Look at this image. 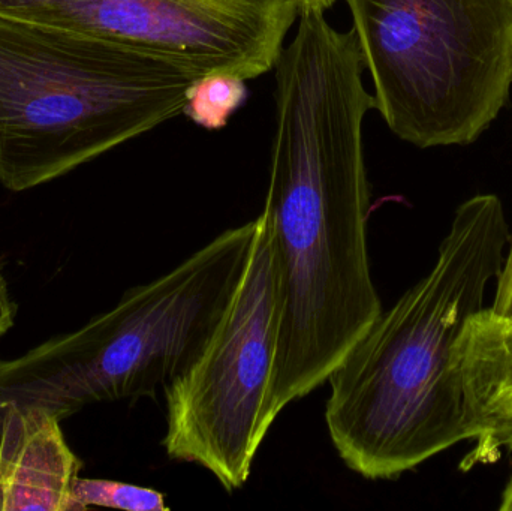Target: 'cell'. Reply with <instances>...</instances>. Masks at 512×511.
<instances>
[{
    "mask_svg": "<svg viewBox=\"0 0 512 511\" xmlns=\"http://www.w3.org/2000/svg\"><path fill=\"white\" fill-rule=\"evenodd\" d=\"M298 5V9L301 11H307V9H315V11H327L328 8L333 6L336 0H295Z\"/></svg>",
    "mask_w": 512,
    "mask_h": 511,
    "instance_id": "obj_14",
    "label": "cell"
},
{
    "mask_svg": "<svg viewBox=\"0 0 512 511\" xmlns=\"http://www.w3.org/2000/svg\"><path fill=\"white\" fill-rule=\"evenodd\" d=\"M490 309L495 314L512 321V242L505 254L501 272L496 278L495 300Z\"/></svg>",
    "mask_w": 512,
    "mask_h": 511,
    "instance_id": "obj_12",
    "label": "cell"
},
{
    "mask_svg": "<svg viewBox=\"0 0 512 511\" xmlns=\"http://www.w3.org/2000/svg\"><path fill=\"white\" fill-rule=\"evenodd\" d=\"M510 242L498 195L460 204L432 270L331 372L325 425L349 470L366 480L399 479L472 440L454 348L484 309Z\"/></svg>",
    "mask_w": 512,
    "mask_h": 511,
    "instance_id": "obj_2",
    "label": "cell"
},
{
    "mask_svg": "<svg viewBox=\"0 0 512 511\" xmlns=\"http://www.w3.org/2000/svg\"><path fill=\"white\" fill-rule=\"evenodd\" d=\"M499 510L501 511H512V473L510 480L505 485L504 492H502L501 504H499Z\"/></svg>",
    "mask_w": 512,
    "mask_h": 511,
    "instance_id": "obj_15",
    "label": "cell"
},
{
    "mask_svg": "<svg viewBox=\"0 0 512 511\" xmlns=\"http://www.w3.org/2000/svg\"><path fill=\"white\" fill-rule=\"evenodd\" d=\"M246 98L245 78L233 74L203 75L189 87L183 113L197 125L216 131L227 126Z\"/></svg>",
    "mask_w": 512,
    "mask_h": 511,
    "instance_id": "obj_10",
    "label": "cell"
},
{
    "mask_svg": "<svg viewBox=\"0 0 512 511\" xmlns=\"http://www.w3.org/2000/svg\"><path fill=\"white\" fill-rule=\"evenodd\" d=\"M81 467L54 414L17 407L0 413V511H78L72 486Z\"/></svg>",
    "mask_w": 512,
    "mask_h": 511,
    "instance_id": "obj_8",
    "label": "cell"
},
{
    "mask_svg": "<svg viewBox=\"0 0 512 511\" xmlns=\"http://www.w3.org/2000/svg\"><path fill=\"white\" fill-rule=\"evenodd\" d=\"M72 498L78 511L90 507H108L129 511H167L165 497L161 492L129 483L111 480L81 479L72 486Z\"/></svg>",
    "mask_w": 512,
    "mask_h": 511,
    "instance_id": "obj_11",
    "label": "cell"
},
{
    "mask_svg": "<svg viewBox=\"0 0 512 511\" xmlns=\"http://www.w3.org/2000/svg\"><path fill=\"white\" fill-rule=\"evenodd\" d=\"M15 305L9 297L5 279L0 273V338L14 326Z\"/></svg>",
    "mask_w": 512,
    "mask_h": 511,
    "instance_id": "obj_13",
    "label": "cell"
},
{
    "mask_svg": "<svg viewBox=\"0 0 512 511\" xmlns=\"http://www.w3.org/2000/svg\"><path fill=\"white\" fill-rule=\"evenodd\" d=\"M242 279L198 359L165 386L171 461L209 471L227 492L242 489L276 416L273 384L282 296L273 228L264 212Z\"/></svg>",
    "mask_w": 512,
    "mask_h": 511,
    "instance_id": "obj_6",
    "label": "cell"
},
{
    "mask_svg": "<svg viewBox=\"0 0 512 511\" xmlns=\"http://www.w3.org/2000/svg\"><path fill=\"white\" fill-rule=\"evenodd\" d=\"M0 15L119 42L195 72L271 71L295 0H0Z\"/></svg>",
    "mask_w": 512,
    "mask_h": 511,
    "instance_id": "obj_7",
    "label": "cell"
},
{
    "mask_svg": "<svg viewBox=\"0 0 512 511\" xmlns=\"http://www.w3.org/2000/svg\"><path fill=\"white\" fill-rule=\"evenodd\" d=\"M375 110L420 149L468 146L510 102L512 0H345Z\"/></svg>",
    "mask_w": 512,
    "mask_h": 511,
    "instance_id": "obj_5",
    "label": "cell"
},
{
    "mask_svg": "<svg viewBox=\"0 0 512 511\" xmlns=\"http://www.w3.org/2000/svg\"><path fill=\"white\" fill-rule=\"evenodd\" d=\"M474 452L463 470L512 450V321L490 308L469 318L454 348Z\"/></svg>",
    "mask_w": 512,
    "mask_h": 511,
    "instance_id": "obj_9",
    "label": "cell"
},
{
    "mask_svg": "<svg viewBox=\"0 0 512 511\" xmlns=\"http://www.w3.org/2000/svg\"><path fill=\"white\" fill-rule=\"evenodd\" d=\"M258 221L230 228L111 311L0 360V413L41 408L62 422L84 407L153 398L198 359L251 254Z\"/></svg>",
    "mask_w": 512,
    "mask_h": 511,
    "instance_id": "obj_4",
    "label": "cell"
},
{
    "mask_svg": "<svg viewBox=\"0 0 512 511\" xmlns=\"http://www.w3.org/2000/svg\"><path fill=\"white\" fill-rule=\"evenodd\" d=\"M195 72L119 42L0 15V182H51L183 113Z\"/></svg>",
    "mask_w": 512,
    "mask_h": 511,
    "instance_id": "obj_3",
    "label": "cell"
},
{
    "mask_svg": "<svg viewBox=\"0 0 512 511\" xmlns=\"http://www.w3.org/2000/svg\"><path fill=\"white\" fill-rule=\"evenodd\" d=\"M277 57L276 131L262 212L270 219L282 317L274 416L327 383L381 315L370 273V186L363 123L375 96L363 83L354 29L300 12Z\"/></svg>",
    "mask_w": 512,
    "mask_h": 511,
    "instance_id": "obj_1",
    "label": "cell"
}]
</instances>
